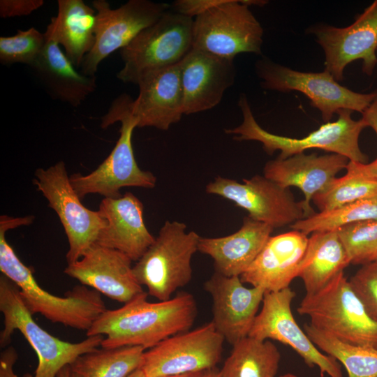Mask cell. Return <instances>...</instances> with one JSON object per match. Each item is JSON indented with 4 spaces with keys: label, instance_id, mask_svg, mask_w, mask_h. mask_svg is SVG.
Wrapping results in <instances>:
<instances>
[{
    "label": "cell",
    "instance_id": "d4e9b609",
    "mask_svg": "<svg viewBox=\"0 0 377 377\" xmlns=\"http://www.w3.org/2000/svg\"><path fill=\"white\" fill-rule=\"evenodd\" d=\"M50 96L77 107L96 88V76L79 72L60 46L46 40L40 54L30 66Z\"/></svg>",
    "mask_w": 377,
    "mask_h": 377
},
{
    "label": "cell",
    "instance_id": "cb8c5ba5",
    "mask_svg": "<svg viewBox=\"0 0 377 377\" xmlns=\"http://www.w3.org/2000/svg\"><path fill=\"white\" fill-rule=\"evenodd\" d=\"M273 228L249 216L234 233L220 237L199 239L198 251L214 260L215 272L227 276H240L255 260Z\"/></svg>",
    "mask_w": 377,
    "mask_h": 377
},
{
    "label": "cell",
    "instance_id": "836d02e7",
    "mask_svg": "<svg viewBox=\"0 0 377 377\" xmlns=\"http://www.w3.org/2000/svg\"><path fill=\"white\" fill-rule=\"evenodd\" d=\"M337 230L350 264L364 265L377 247V220L353 222Z\"/></svg>",
    "mask_w": 377,
    "mask_h": 377
},
{
    "label": "cell",
    "instance_id": "d590c367",
    "mask_svg": "<svg viewBox=\"0 0 377 377\" xmlns=\"http://www.w3.org/2000/svg\"><path fill=\"white\" fill-rule=\"evenodd\" d=\"M44 4L43 0H1L2 18L29 15Z\"/></svg>",
    "mask_w": 377,
    "mask_h": 377
},
{
    "label": "cell",
    "instance_id": "bcb514c9",
    "mask_svg": "<svg viewBox=\"0 0 377 377\" xmlns=\"http://www.w3.org/2000/svg\"><path fill=\"white\" fill-rule=\"evenodd\" d=\"M376 55H377V52H376Z\"/></svg>",
    "mask_w": 377,
    "mask_h": 377
},
{
    "label": "cell",
    "instance_id": "5b68a950",
    "mask_svg": "<svg viewBox=\"0 0 377 377\" xmlns=\"http://www.w3.org/2000/svg\"><path fill=\"white\" fill-rule=\"evenodd\" d=\"M118 121L121 124L119 139L103 163L87 175L74 173L69 176L70 183L81 200L89 194H99L104 198H119L120 189L127 186L145 188L156 186V178L154 174L141 170L135 161L132 136L138 124L128 113L120 96L102 117L101 126L106 128Z\"/></svg>",
    "mask_w": 377,
    "mask_h": 377
},
{
    "label": "cell",
    "instance_id": "2e32d148",
    "mask_svg": "<svg viewBox=\"0 0 377 377\" xmlns=\"http://www.w3.org/2000/svg\"><path fill=\"white\" fill-rule=\"evenodd\" d=\"M325 52V70L337 82L343 79L345 68L362 61V71L371 75L377 65V0L357 15L350 25L338 28L328 24L310 27Z\"/></svg>",
    "mask_w": 377,
    "mask_h": 377
},
{
    "label": "cell",
    "instance_id": "83f0119b",
    "mask_svg": "<svg viewBox=\"0 0 377 377\" xmlns=\"http://www.w3.org/2000/svg\"><path fill=\"white\" fill-rule=\"evenodd\" d=\"M281 360L276 346L269 340L247 337L232 346L219 377H276Z\"/></svg>",
    "mask_w": 377,
    "mask_h": 377
},
{
    "label": "cell",
    "instance_id": "5bb4252c",
    "mask_svg": "<svg viewBox=\"0 0 377 377\" xmlns=\"http://www.w3.org/2000/svg\"><path fill=\"white\" fill-rule=\"evenodd\" d=\"M296 293L290 287L265 293L249 337L275 340L292 348L310 368L318 367L320 377H343L339 362L321 352L297 323L291 304Z\"/></svg>",
    "mask_w": 377,
    "mask_h": 377
},
{
    "label": "cell",
    "instance_id": "7a4b0ae2",
    "mask_svg": "<svg viewBox=\"0 0 377 377\" xmlns=\"http://www.w3.org/2000/svg\"><path fill=\"white\" fill-rule=\"evenodd\" d=\"M20 227L15 217L0 216V270L20 288L21 296L31 313H40L54 323L88 331L107 309L101 293L80 284L64 297L52 295L37 283L31 269L18 258L6 239V232Z\"/></svg>",
    "mask_w": 377,
    "mask_h": 377
},
{
    "label": "cell",
    "instance_id": "603a6c76",
    "mask_svg": "<svg viewBox=\"0 0 377 377\" xmlns=\"http://www.w3.org/2000/svg\"><path fill=\"white\" fill-rule=\"evenodd\" d=\"M142 202L131 192L117 198H103L98 211L106 225L96 243L137 262L155 239L145 223Z\"/></svg>",
    "mask_w": 377,
    "mask_h": 377
},
{
    "label": "cell",
    "instance_id": "7c38bea8",
    "mask_svg": "<svg viewBox=\"0 0 377 377\" xmlns=\"http://www.w3.org/2000/svg\"><path fill=\"white\" fill-rule=\"evenodd\" d=\"M92 6L96 10L95 41L80 67L87 76H95L103 59L127 46L170 8L168 3L149 0H129L114 9L105 0L93 1Z\"/></svg>",
    "mask_w": 377,
    "mask_h": 377
},
{
    "label": "cell",
    "instance_id": "4dcf8cb0",
    "mask_svg": "<svg viewBox=\"0 0 377 377\" xmlns=\"http://www.w3.org/2000/svg\"><path fill=\"white\" fill-rule=\"evenodd\" d=\"M334 178L311 201L318 212H328L377 194V181L352 169Z\"/></svg>",
    "mask_w": 377,
    "mask_h": 377
},
{
    "label": "cell",
    "instance_id": "f35d334b",
    "mask_svg": "<svg viewBox=\"0 0 377 377\" xmlns=\"http://www.w3.org/2000/svg\"><path fill=\"white\" fill-rule=\"evenodd\" d=\"M362 114L367 126L371 127L377 135V97Z\"/></svg>",
    "mask_w": 377,
    "mask_h": 377
},
{
    "label": "cell",
    "instance_id": "ffe728a7",
    "mask_svg": "<svg viewBox=\"0 0 377 377\" xmlns=\"http://www.w3.org/2000/svg\"><path fill=\"white\" fill-rule=\"evenodd\" d=\"M137 85L135 100L125 94L120 96L138 128L167 131L180 121L184 112L179 64L142 77Z\"/></svg>",
    "mask_w": 377,
    "mask_h": 377
},
{
    "label": "cell",
    "instance_id": "9c48e42d",
    "mask_svg": "<svg viewBox=\"0 0 377 377\" xmlns=\"http://www.w3.org/2000/svg\"><path fill=\"white\" fill-rule=\"evenodd\" d=\"M262 0H220L193 18V48L234 59L242 53L260 54L263 29L249 9Z\"/></svg>",
    "mask_w": 377,
    "mask_h": 377
},
{
    "label": "cell",
    "instance_id": "8992f818",
    "mask_svg": "<svg viewBox=\"0 0 377 377\" xmlns=\"http://www.w3.org/2000/svg\"><path fill=\"white\" fill-rule=\"evenodd\" d=\"M185 223L166 221L154 242L133 266L134 275L147 293L166 301L192 279L191 259L200 236L186 232Z\"/></svg>",
    "mask_w": 377,
    "mask_h": 377
},
{
    "label": "cell",
    "instance_id": "52a82bcc",
    "mask_svg": "<svg viewBox=\"0 0 377 377\" xmlns=\"http://www.w3.org/2000/svg\"><path fill=\"white\" fill-rule=\"evenodd\" d=\"M170 9L120 50L119 80L137 84L149 73L179 64L193 48V18Z\"/></svg>",
    "mask_w": 377,
    "mask_h": 377
},
{
    "label": "cell",
    "instance_id": "4316f807",
    "mask_svg": "<svg viewBox=\"0 0 377 377\" xmlns=\"http://www.w3.org/2000/svg\"><path fill=\"white\" fill-rule=\"evenodd\" d=\"M350 264L337 230L317 231L308 239L297 277L304 283L306 294L317 293Z\"/></svg>",
    "mask_w": 377,
    "mask_h": 377
},
{
    "label": "cell",
    "instance_id": "e0dca14e",
    "mask_svg": "<svg viewBox=\"0 0 377 377\" xmlns=\"http://www.w3.org/2000/svg\"><path fill=\"white\" fill-rule=\"evenodd\" d=\"M212 299V323L231 346L249 336L265 293L260 287L247 288L239 276L217 272L204 283Z\"/></svg>",
    "mask_w": 377,
    "mask_h": 377
},
{
    "label": "cell",
    "instance_id": "6da1fadb",
    "mask_svg": "<svg viewBox=\"0 0 377 377\" xmlns=\"http://www.w3.org/2000/svg\"><path fill=\"white\" fill-rule=\"evenodd\" d=\"M145 292L121 308L106 310L86 332L103 335L101 346L115 348L138 346L145 350L165 339L189 330L197 316L194 296L179 292L166 301L150 302Z\"/></svg>",
    "mask_w": 377,
    "mask_h": 377
},
{
    "label": "cell",
    "instance_id": "277c9868",
    "mask_svg": "<svg viewBox=\"0 0 377 377\" xmlns=\"http://www.w3.org/2000/svg\"><path fill=\"white\" fill-rule=\"evenodd\" d=\"M0 311L3 316L1 347L8 346L13 333L19 330L38 357L34 377H57L62 368L78 356L98 348L104 339L103 335H96L71 343L52 336L34 321L19 287L3 274L0 276Z\"/></svg>",
    "mask_w": 377,
    "mask_h": 377
},
{
    "label": "cell",
    "instance_id": "484cf974",
    "mask_svg": "<svg viewBox=\"0 0 377 377\" xmlns=\"http://www.w3.org/2000/svg\"><path fill=\"white\" fill-rule=\"evenodd\" d=\"M57 15L47 26L46 40H53L76 68H80L94 41L96 10L82 0L57 1Z\"/></svg>",
    "mask_w": 377,
    "mask_h": 377
},
{
    "label": "cell",
    "instance_id": "60d3db41",
    "mask_svg": "<svg viewBox=\"0 0 377 377\" xmlns=\"http://www.w3.org/2000/svg\"><path fill=\"white\" fill-rule=\"evenodd\" d=\"M203 377H219V370L216 368L208 370L205 372Z\"/></svg>",
    "mask_w": 377,
    "mask_h": 377
},
{
    "label": "cell",
    "instance_id": "74e56055",
    "mask_svg": "<svg viewBox=\"0 0 377 377\" xmlns=\"http://www.w3.org/2000/svg\"><path fill=\"white\" fill-rule=\"evenodd\" d=\"M346 168L377 181V158L369 163H360L349 161Z\"/></svg>",
    "mask_w": 377,
    "mask_h": 377
},
{
    "label": "cell",
    "instance_id": "d6a6232c",
    "mask_svg": "<svg viewBox=\"0 0 377 377\" xmlns=\"http://www.w3.org/2000/svg\"><path fill=\"white\" fill-rule=\"evenodd\" d=\"M45 45L44 33L34 27L17 30L15 35L0 37V62L2 65L24 64L29 67L38 59Z\"/></svg>",
    "mask_w": 377,
    "mask_h": 377
},
{
    "label": "cell",
    "instance_id": "ee69618b",
    "mask_svg": "<svg viewBox=\"0 0 377 377\" xmlns=\"http://www.w3.org/2000/svg\"><path fill=\"white\" fill-rule=\"evenodd\" d=\"M375 260H377V247L368 256L365 264H367L368 263H370V262H372V261H375Z\"/></svg>",
    "mask_w": 377,
    "mask_h": 377
},
{
    "label": "cell",
    "instance_id": "7402d4cb",
    "mask_svg": "<svg viewBox=\"0 0 377 377\" xmlns=\"http://www.w3.org/2000/svg\"><path fill=\"white\" fill-rule=\"evenodd\" d=\"M309 237L293 230L270 236L249 267L239 276L244 283L276 292L290 287L297 277Z\"/></svg>",
    "mask_w": 377,
    "mask_h": 377
},
{
    "label": "cell",
    "instance_id": "f6af8a7d",
    "mask_svg": "<svg viewBox=\"0 0 377 377\" xmlns=\"http://www.w3.org/2000/svg\"><path fill=\"white\" fill-rule=\"evenodd\" d=\"M279 377H298V376L292 373H287V374L280 376Z\"/></svg>",
    "mask_w": 377,
    "mask_h": 377
},
{
    "label": "cell",
    "instance_id": "ab89813d",
    "mask_svg": "<svg viewBox=\"0 0 377 377\" xmlns=\"http://www.w3.org/2000/svg\"><path fill=\"white\" fill-rule=\"evenodd\" d=\"M206 371L189 373V374H179V375L165 376H161V377H203Z\"/></svg>",
    "mask_w": 377,
    "mask_h": 377
},
{
    "label": "cell",
    "instance_id": "8fae6325",
    "mask_svg": "<svg viewBox=\"0 0 377 377\" xmlns=\"http://www.w3.org/2000/svg\"><path fill=\"white\" fill-rule=\"evenodd\" d=\"M33 184L55 211L64 228L69 245L66 255L68 265L77 261L96 243L105 227V219L98 210H91L82 205L62 161L47 169H37Z\"/></svg>",
    "mask_w": 377,
    "mask_h": 377
},
{
    "label": "cell",
    "instance_id": "3957f363",
    "mask_svg": "<svg viewBox=\"0 0 377 377\" xmlns=\"http://www.w3.org/2000/svg\"><path fill=\"white\" fill-rule=\"evenodd\" d=\"M238 105L243 117L242 124L226 130L227 134L235 135L234 139L237 140L258 141L268 154L279 150L280 158L316 148L344 156L350 161L367 163L368 156L359 145L360 135L367 126L362 118L354 120L351 110L339 111L337 121L325 123L306 136L297 138L276 135L263 129L254 118L245 94L240 95Z\"/></svg>",
    "mask_w": 377,
    "mask_h": 377
},
{
    "label": "cell",
    "instance_id": "d6986e66",
    "mask_svg": "<svg viewBox=\"0 0 377 377\" xmlns=\"http://www.w3.org/2000/svg\"><path fill=\"white\" fill-rule=\"evenodd\" d=\"M184 114L212 109L235 82L234 59L192 48L179 63Z\"/></svg>",
    "mask_w": 377,
    "mask_h": 377
},
{
    "label": "cell",
    "instance_id": "30bf717a",
    "mask_svg": "<svg viewBox=\"0 0 377 377\" xmlns=\"http://www.w3.org/2000/svg\"><path fill=\"white\" fill-rule=\"evenodd\" d=\"M256 71L266 89L287 93L297 91L320 110L325 123L341 110L362 113L377 97V92L368 94L352 91L341 85L327 71L305 73L293 70L263 57L256 64Z\"/></svg>",
    "mask_w": 377,
    "mask_h": 377
},
{
    "label": "cell",
    "instance_id": "7bdbcfd3",
    "mask_svg": "<svg viewBox=\"0 0 377 377\" xmlns=\"http://www.w3.org/2000/svg\"><path fill=\"white\" fill-rule=\"evenodd\" d=\"M128 377H147L144 371L140 369H138L131 373Z\"/></svg>",
    "mask_w": 377,
    "mask_h": 377
},
{
    "label": "cell",
    "instance_id": "4fadbf2b",
    "mask_svg": "<svg viewBox=\"0 0 377 377\" xmlns=\"http://www.w3.org/2000/svg\"><path fill=\"white\" fill-rule=\"evenodd\" d=\"M224 341L211 321L145 350L140 368L147 377L206 371L216 368L220 361Z\"/></svg>",
    "mask_w": 377,
    "mask_h": 377
},
{
    "label": "cell",
    "instance_id": "e575fe53",
    "mask_svg": "<svg viewBox=\"0 0 377 377\" xmlns=\"http://www.w3.org/2000/svg\"><path fill=\"white\" fill-rule=\"evenodd\" d=\"M348 281L367 314L377 323V260L362 265Z\"/></svg>",
    "mask_w": 377,
    "mask_h": 377
},
{
    "label": "cell",
    "instance_id": "44dd1931",
    "mask_svg": "<svg viewBox=\"0 0 377 377\" xmlns=\"http://www.w3.org/2000/svg\"><path fill=\"white\" fill-rule=\"evenodd\" d=\"M349 160L344 156L331 153L318 155L304 152L286 158L266 163L264 176L285 188L295 186L302 191L304 199L301 201L304 219L316 214L311 206L313 197L323 191L336 175L346 169Z\"/></svg>",
    "mask_w": 377,
    "mask_h": 377
},
{
    "label": "cell",
    "instance_id": "8d00e7d4",
    "mask_svg": "<svg viewBox=\"0 0 377 377\" xmlns=\"http://www.w3.org/2000/svg\"><path fill=\"white\" fill-rule=\"evenodd\" d=\"M18 355L14 347L7 346L0 355V377H18L14 371V365ZM22 377H34L25 374Z\"/></svg>",
    "mask_w": 377,
    "mask_h": 377
},
{
    "label": "cell",
    "instance_id": "b9f144b4",
    "mask_svg": "<svg viewBox=\"0 0 377 377\" xmlns=\"http://www.w3.org/2000/svg\"><path fill=\"white\" fill-rule=\"evenodd\" d=\"M57 377H69L68 365L65 366L58 373Z\"/></svg>",
    "mask_w": 377,
    "mask_h": 377
},
{
    "label": "cell",
    "instance_id": "f546056e",
    "mask_svg": "<svg viewBox=\"0 0 377 377\" xmlns=\"http://www.w3.org/2000/svg\"><path fill=\"white\" fill-rule=\"evenodd\" d=\"M303 330L320 350L344 366L348 377H377V348L341 341L310 323Z\"/></svg>",
    "mask_w": 377,
    "mask_h": 377
},
{
    "label": "cell",
    "instance_id": "f1b7e54d",
    "mask_svg": "<svg viewBox=\"0 0 377 377\" xmlns=\"http://www.w3.org/2000/svg\"><path fill=\"white\" fill-rule=\"evenodd\" d=\"M145 351L138 346L98 348L68 365L69 377H128L140 367Z\"/></svg>",
    "mask_w": 377,
    "mask_h": 377
},
{
    "label": "cell",
    "instance_id": "ba28073f",
    "mask_svg": "<svg viewBox=\"0 0 377 377\" xmlns=\"http://www.w3.org/2000/svg\"><path fill=\"white\" fill-rule=\"evenodd\" d=\"M310 324L341 341L377 348V323L367 314L343 272L313 294H306L297 309Z\"/></svg>",
    "mask_w": 377,
    "mask_h": 377
},
{
    "label": "cell",
    "instance_id": "1f68e13d",
    "mask_svg": "<svg viewBox=\"0 0 377 377\" xmlns=\"http://www.w3.org/2000/svg\"><path fill=\"white\" fill-rule=\"evenodd\" d=\"M367 220H377V194L336 209L316 212L310 217L296 221L290 227L308 235L317 231L334 230L347 223Z\"/></svg>",
    "mask_w": 377,
    "mask_h": 377
},
{
    "label": "cell",
    "instance_id": "ac0fdd59",
    "mask_svg": "<svg viewBox=\"0 0 377 377\" xmlns=\"http://www.w3.org/2000/svg\"><path fill=\"white\" fill-rule=\"evenodd\" d=\"M132 260L124 253L96 243L64 272L82 285L126 304L145 291L136 279Z\"/></svg>",
    "mask_w": 377,
    "mask_h": 377
},
{
    "label": "cell",
    "instance_id": "9a60e30c",
    "mask_svg": "<svg viewBox=\"0 0 377 377\" xmlns=\"http://www.w3.org/2000/svg\"><path fill=\"white\" fill-rule=\"evenodd\" d=\"M245 209L251 219L273 229L290 226L304 219L301 201L297 202L290 188H285L264 175L244 179L243 183L218 176L205 187Z\"/></svg>",
    "mask_w": 377,
    "mask_h": 377
}]
</instances>
